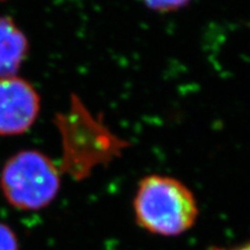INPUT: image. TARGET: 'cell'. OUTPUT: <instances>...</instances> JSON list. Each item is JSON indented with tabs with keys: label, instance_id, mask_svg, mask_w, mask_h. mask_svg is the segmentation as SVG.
Listing matches in <instances>:
<instances>
[{
	"label": "cell",
	"instance_id": "cell-1",
	"mask_svg": "<svg viewBox=\"0 0 250 250\" xmlns=\"http://www.w3.org/2000/svg\"><path fill=\"white\" fill-rule=\"evenodd\" d=\"M137 223L148 232L165 236L190 229L198 215L193 193L181 181L149 175L140 181L133 201Z\"/></svg>",
	"mask_w": 250,
	"mask_h": 250
},
{
	"label": "cell",
	"instance_id": "cell-2",
	"mask_svg": "<svg viewBox=\"0 0 250 250\" xmlns=\"http://www.w3.org/2000/svg\"><path fill=\"white\" fill-rule=\"evenodd\" d=\"M61 174L50 156L37 149L12 155L0 171V190L6 202L22 211H39L55 201Z\"/></svg>",
	"mask_w": 250,
	"mask_h": 250
},
{
	"label": "cell",
	"instance_id": "cell-3",
	"mask_svg": "<svg viewBox=\"0 0 250 250\" xmlns=\"http://www.w3.org/2000/svg\"><path fill=\"white\" fill-rule=\"evenodd\" d=\"M41 96L19 76L0 78V136L27 132L39 118Z\"/></svg>",
	"mask_w": 250,
	"mask_h": 250
},
{
	"label": "cell",
	"instance_id": "cell-4",
	"mask_svg": "<svg viewBox=\"0 0 250 250\" xmlns=\"http://www.w3.org/2000/svg\"><path fill=\"white\" fill-rule=\"evenodd\" d=\"M29 52V42L14 20L0 17V78L17 76Z\"/></svg>",
	"mask_w": 250,
	"mask_h": 250
},
{
	"label": "cell",
	"instance_id": "cell-5",
	"mask_svg": "<svg viewBox=\"0 0 250 250\" xmlns=\"http://www.w3.org/2000/svg\"><path fill=\"white\" fill-rule=\"evenodd\" d=\"M151 9L158 12H171L184 7L191 0H144Z\"/></svg>",
	"mask_w": 250,
	"mask_h": 250
},
{
	"label": "cell",
	"instance_id": "cell-6",
	"mask_svg": "<svg viewBox=\"0 0 250 250\" xmlns=\"http://www.w3.org/2000/svg\"><path fill=\"white\" fill-rule=\"evenodd\" d=\"M0 250H19V240L8 225L0 221Z\"/></svg>",
	"mask_w": 250,
	"mask_h": 250
},
{
	"label": "cell",
	"instance_id": "cell-7",
	"mask_svg": "<svg viewBox=\"0 0 250 250\" xmlns=\"http://www.w3.org/2000/svg\"><path fill=\"white\" fill-rule=\"evenodd\" d=\"M212 250H250V243L241 247H237V248H233V249H212Z\"/></svg>",
	"mask_w": 250,
	"mask_h": 250
},
{
	"label": "cell",
	"instance_id": "cell-8",
	"mask_svg": "<svg viewBox=\"0 0 250 250\" xmlns=\"http://www.w3.org/2000/svg\"><path fill=\"white\" fill-rule=\"evenodd\" d=\"M4 1H6V0H0V2H4Z\"/></svg>",
	"mask_w": 250,
	"mask_h": 250
}]
</instances>
